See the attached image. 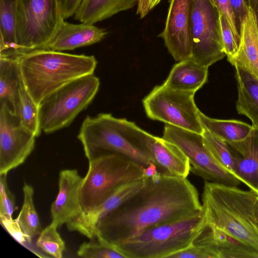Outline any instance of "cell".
<instances>
[{"label": "cell", "mask_w": 258, "mask_h": 258, "mask_svg": "<svg viewBox=\"0 0 258 258\" xmlns=\"http://www.w3.org/2000/svg\"><path fill=\"white\" fill-rule=\"evenodd\" d=\"M203 128L226 142H237L246 138L252 131V125L235 119H219L199 112Z\"/></svg>", "instance_id": "25"}, {"label": "cell", "mask_w": 258, "mask_h": 258, "mask_svg": "<svg viewBox=\"0 0 258 258\" xmlns=\"http://www.w3.org/2000/svg\"><path fill=\"white\" fill-rule=\"evenodd\" d=\"M147 152L161 173L185 178L188 176L190 167L189 161L173 143L151 134Z\"/></svg>", "instance_id": "18"}, {"label": "cell", "mask_w": 258, "mask_h": 258, "mask_svg": "<svg viewBox=\"0 0 258 258\" xmlns=\"http://www.w3.org/2000/svg\"><path fill=\"white\" fill-rule=\"evenodd\" d=\"M21 123L36 137L41 132L39 119V105L26 89L22 80L15 111Z\"/></svg>", "instance_id": "27"}, {"label": "cell", "mask_w": 258, "mask_h": 258, "mask_svg": "<svg viewBox=\"0 0 258 258\" xmlns=\"http://www.w3.org/2000/svg\"><path fill=\"white\" fill-rule=\"evenodd\" d=\"M57 226L51 223L42 230L36 245L46 254L55 258H61L65 250V243L57 230Z\"/></svg>", "instance_id": "30"}, {"label": "cell", "mask_w": 258, "mask_h": 258, "mask_svg": "<svg viewBox=\"0 0 258 258\" xmlns=\"http://www.w3.org/2000/svg\"><path fill=\"white\" fill-rule=\"evenodd\" d=\"M83 179L76 169L60 172L58 191L50 208L51 223L57 227L67 225L83 213L79 200Z\"/></svg>", "instance_id": "14"}, {"label": "cell", "mask_w": 258, "mask_h": 258, "mask_svg": "<svg viewBox=\"0 0 258 258\" xmlns=\"http://www.w3.org/2000/svg\"><path fill=\"white\" fill-rule=\"evenodd\" d=\"M202 210L198 192L186 177L159 172L145 177L138 192L100 220L95 237L113 246L148 228Z\"/></svg>", "instance_id": "1"}, {"label": "cell", "mask_w": 258, "mask_h": 258, "mask_svg": "<svg viewBox=\"0 0 258 258\" xmlns=\"http://www.w3.org/2000/svg\"><path fill=\"white\" fill-rule=\"evenodd\" d=\"M0 222L3 227L19 243L26 246L32 242L22 231L17 219L0 215Z\"/></svg>", "instance_id": "34"}, {"label": "cell", "mask_w": 258, "mask_h": 258, "mask_svg": "<svg viewBox=\"0 0 258 258\" xmlns=\"http://www.w3.org/2000/svg\"><path fill=\"white\" fill-rule=\"evenodd\" d=\"M26 89L39 105L50 93L80 77L94 74L97 61L93 55L38 49L17 56Z\"/></svg>", "instance_id": "3"}, {"label": "cell", "mask_w": 258, "mask_h": 258, "mask_svg": "<svg viewBox=\"0 0 258 258\" xmlns=\"http://www.w3.org/2000/svg\"><path fill=\"white\" fill-rule=\"evenodd\" d=\"M229 62L245 69L258 79V34L250 7L242 23L238 52Z\"/></svg>", "instance_id": "19"}, {"label": "cell", "mask_w": 258, "mask_h": 258, "mask_svg": "<svg viewBox=\"0 0 258 258\" xmlns=\"http://www.w3.org/2000/svg\"><path fill=\"white\" fill-rule=\"evenodd\" d=\"M139 0H83L74 15L81 23L94 24L133 8Z\"/></svg>", "instance_id": "22"}, {"label": "cell", "mask_w": 258, "mask_h": 258, "mask_svg": "<svg viewBox=\"0 0 258 258\" xmlns=\"http://www.w3.org/2000/svg\"><path fill=\"white\" fill-rule=\"evenodd\" d=\"M162 138L176 145L187 158L190 171L205 180L232 186L240 183L215 160L205 145L202 134L166 124Z\"/></svg>", "instance_id": "11"}, {"label": "cell", "mask_w": 258, "mask_h": 258, "mask_svg": "<svg viewBox=\"0 0 258 258\" xmlns=\"http://www.w3.org/2000/svg\"><path fill=\"white\" fill-rule=\"evenodd\" d=\"M195 92L156 86L143 99L147 116L172 126L202 134L204 128L194 101Z\"/></svg>", "instance_id": "9"}, {"label": "cell", "mask_w": 258, "mask_h": 258, "mask_svg": "<svg viewBox=\"0 0 258 258\" xmlns=\"http://www.w3.org/2000/svg\"><path fill=\"white\" fill-rule=\"evenodd\" d=\"M77 254L85 258H125L116 248L98 239L96 242L82 243Z\"/></svg>", "instance_id": "31"}, {"label": "cell", "mask_w": 258, "mask_h": 258, "mask_svg": "<svg viewBox=\"0 0 258 258\" xmlns=\"http://www.w3.org/2000/svg\"><path fill=\"white\" fill-rule=\"evenodd\" d=\"M161 0H139L137 14L141 18H144Z\"/></svg>", "instance_id": "38"}, {"label": "cell", "mask_w": 258, "mask_h": 258, "mask_svg": "<svg viewBox=\"0 0 258 258\" xmlns=\"http://www.w3.org/2000/svg\"><path fill=\"white\" fill-rule=\"evenodd\" d=\"M107 34L93 24H75L63 20L44 49L63 51L92 45L102 40Z\"/></svg>", "instance_id": "17"}, {"label": "cell", "mask_w": 258, "mask_h": 258, "mask_svg": "<svg viewBox=\"0 0 258 258\" xmlns=\"http://www.w3.org/2000/svg\"><path fill=\"white\" fill-rule=\"evenodd\" d=\"M234 67L238 90L236 110L250 119L253 127L258 128V79L245 69Z\"/></svg>", "instance_id": "21"}, {"label": "cell", "mask_w": 258, "mask_h": 258, "mask_svg": "<svg viewBox=\"0 0 258 258\" xmlns=\"http://www.w3.org/2000/svg\"><path fill=\"white\" fill-rule=\"evenodd\" d=\"M22 78L17 57H0V104L15 113Z\"/></svg>", "instance_id": "23"}, {"label": "cell", "mask_w": 258, "mask_h": 258, "mask_svg": "<svg viewBox=\"0 0 258 258\" xmlns=\"http://www.w3.org/2000/svg\"><path fill=\"white\" fill-rule=\"evenodd\" d=\"M83 0H57L62 17L66 20L74 16Z\"/></svg>", "instance_id": "37"}, {"label": "cell", "mask_w": 258, "mask_h": 258, "mask_svg": "<svg viewBox=\"0 0 258 258\" xmlns=\"http://www.w3.org/2000/svg\"><path fill=\"white\" fill-rule=\"evenodd\" d=\"M210 1L214 4V0H210Z\"/></svg>", "instance_id": "42"}, {"label": "cell", "mask_w": 258, "mask_h": 258, "mask_svg": "<svg viewBox=\"0 0 258 258\" xmlns=\"http://www.w3.org/2000/svg\"><path fill=\"white\" fill-rule=\"evenodd\" d=\"M63 20L57 0H17L15 32L18 56L44 49Z\"/></svg>", "instance_id": "8"}, {"label": "cell", "mask_w": 258, "mask_h": 258, "mask_svg": "<svg viewBox=\"0 0 258 258\" xmlns=\"http://www.w3.org/2000/svg\"><path fill=\"white\" fill-rule=\"evenodd\" d=\"M202 135L205 145L215 160L235 175L233 157L227 142L204 128Z\"/></svg>", "instance_id": "29"}, {"label": "cell", "mask_w": 258, "mask_h": 258, "mask_svg": "<svg viewBox=\"0 0 258 258\" xmlns=\"http://www.w3.org/2000/svg\"><path fill=\"white\" fill-rule=\"evenodd\" d=\"M7 175H0V215L13 218V214L17 208L15 197L8 186Z\"/></svg>", "instance_id": "33"}, {"label": "cell", "mask_w": 258, "mask_h": 258, "mask_svg": "<svg viewBox=\"0 0 258 258\" xmlns=\"http://www.w3.org/2000/svg\"><path fill=\"white\" fill-rule=\"evenodd\" d=\"M209 227L217 258H258L256 249L221 230Z\"/></svg>", "instance_id": "26"}, {"label": "cell", "mask_w": 258, "mask_h": 258, "mask_svg": "<svg viewBox=\"0 0 258 258\" xmlns=\"http://www.w3.org/2000/svg\"><path fill=\"white\" fill-rule=\"evenodd\" d=\"M258 194L209 181L205 182L202 208L205 223L258 250L254 212Z\"/></svg>", "instance_id": "2"}, {"label": "cell", "mask_w": 258, "mask_h": 258, "mask_svg": "<svg viewBox=\"0 0 258 258\" xmlns=\"http://www.w3.org/2000/svg\"><path fill=\"white\" fill-rule=\"evenodd\" d=\"M256 230H257V231L258 232V229H257V228H256Z\"/></svg>", "instance_id": "43"}, {"label": "cell", "mask_w": 258, "mask_h": 258, "mask_svg": "<svg viewBox=\"0 0 258 258\" xmlns=\"http://www.w3.org/2000/svg\"><path fill=\"white\" fill-rule=\"evenodd\" d=\"M230 2L234 15L237 30L240 36L242 23L249 9V0H230Z\"/></svg>", "instance_id": "36"}, {"label": "cell", "mask_w": 258, "mask_h": 258, "mask_svg": "<svg viewBox=\"0 0 258 258\" xmlns=\"http://www.w3.org/2000/svg\"><path fill=\"white\" fill-rule=\"evenodd\" d=\"M150 135L132 121L101 113L84 118L78 139L88 161L102 154L115 153L146 167L154 163L147 153Z\"/></svg>", "instance_id": "4"}, {"label": "cell", "mask_w": 258, "mask_h": 258, "mask_svg": "<svg viewBox=\"0 0 258 258\" xmlns=\"http://www.w3.org/2000/svg\"><path fill=\"white\" fill-rule=\"evenodd\" d=\"M159 172L157 167L154 163H152L144 168V177H150L157 175Z\"/></svg>", "instance_id": "39"}, {"label": "cell", "mask_w": 258, "mask_h": 258, "mask_svg": "<svg viewBox=\"0 0 258 258\" xmlns=\"http://www.w3.org/2000/svg\"><path fill=\"white\" fill-rule=\"evenodd\" d=\"M193 0H171L164 30L159 35L177 61L191 56L190 28Z\"/></svg>", "instance_id": "13"}, {"label": "cell", "mask_w": 258, "mask_h": 258, "mask_svg": "<svg viewBox=\"0 0 258 258\" xmlns=\"http://www.w3.org/2000/svg\"><path fill=\"white\" fill-rule=\"evenodd\" d=\"M249 5L253 13L256 28L258 34V0H249Z\"/></svg>", "instance_id": "40"}, {"label": "cell", "mask_w": 258, "mask_h": 258, "mask_svg": "<svg viewBox=\"0 0 258 258\" xmlns=\"http://www.w3.org/2000/svg\"><path fill=\"white\" fill-rule=\"evenodd\" d=\"M226 142L233 157L235 175L258 194V128L253 127L242 141Z\"/></svg>", "instance_id": "16"}, {"label": "cell", "mask_w": 258, "mask_h": 258, "mask_svg": "<svg viewBox=\"0 0 258 258\" xmlns=\"http://www.w3.org/2000/svg\"><path fill=\"white\" fill-rule=\"evenodd\" d=\"M23 203L16 218L22 231L30 239L39 235L42 231L38 214L33 202L34 189L26 183L23 186Z\"/></svg>", "instance_id": "28"}, {"label": "cell", "mask_w": 258, "mask_h": 258, "mask_svg": "<svg viewBox=\"0 0 258 258\" xmlns=\"http://www.w3.org/2000/svg\"><path fill=\"white\" fill-rule=\"evenodd\" d=\"M190 39V58L202 66L209 68L226 55L220 13L210 0H193Z\"/></svg>", "instance_id": "10"}, {"label": "cell", "mask_w": 258, "mask_h": 258, "mask_svg": "<svg viewBox=\"0 0 258 258\" xmlns=\"http://www.w3.org/2000/svg\"><path fill=\"white\" fill-rule=\"evenodd\" d=\"M214 4L220 14H222L227 20L237 42L240 44V36L236 26L233 11L230 0H214Z\"/></svg>", "instance_id": "35"}, {"label": "cell", "mask_w": 258, "mask_h": 258, "mask_svg": "<svg viewBox=\"0 0 258 258\" xmlns=\"http://www.w3.org/2000/svg\"><path fill=\"white\" fill-rule=\"evenodd\" d=\"M17 0H0V57L18 56L16 40Z\"/></svg>", "instance_id": "24"}, {"label": "cell", "mask_w": 258, "mask_h": 258, "mask_svg": "<svg viewBox=\"0 0 258 258\" xmlns=\"http://www.w3.org/2000/svg\"><path fill=\"white\" fill-rule=\"evenodd\" d=\"M205 224L202 208L186 217L148 228L113 247L125 258H169L189 246Z\"/></svg>", "instance_id": "5"}, {"label": "cell", "mask_w": 258, "mask_h": 258, "mask_svg": "<svg viewBox=\"0 0 258 258\" xmlns=\"http://www.w3.org/2000/svg\"><path fill=\"white\" fill-rule=\"evenodd\" d=\"M222 41L227 60L229 61L238 52L239 44L236 40L232 29L226 18L220 14Z\"/></svg>", "instance_id": "32"}, {"label": "cell", "mask_w": 258, "mask_h": 258, "mask_svg": "<svg viewBox=\"0 0 258 258\" xmlns=\"http://www.w3.org/2000/svg\"><path fill=\"white\" fill-rule=\"evenodd\" d=\"M36 137L6 103L0 104V175L22 164L33 151Z\"/></svg>", "instance_id": "12"}, {"label": "cell", "mask_w": 258, "mask_h": 258, "mask_svg": "<svg viewBox=\"0 0 258 258\" xmlns=\"http://www.w3.org/2000/svg\"><path fill=\"white\" fill-rule=\"evenodd\" d=\"M254 220L255 225L257 229H258V203L256 206L254 212Z\"/></svg>", "instance_id": "41"}, {"label": "cell", "mask_w": 258, "mask_h": 258, "mask_svg": "<svg viewBox=\"0 0 258 258\" xmlns=\"http://www.w3.org/2000/svg\"><path fill=\"white\" fill-rule=\"evenodd\" d=\"M88 161L79 191L83 214L98 207L121 186L144 178L145 167L118 154H102Z\"/></svg>", "instance_id": "6"}, {"label": "cell", "mask_w": 258, "mask_h": 258, "mask_svg": "<svg viewBox=\"0 0 258 258\" xmlns=\"http://www.w3.org/2000/svg\"><path fill=\"white\" fill-rule=\"evenodd\" d=\"M144 183L145 177L121 186L98 207L87 213H82L67 224L68 230L77 231L90 239L96 238V228L100 220L131 198Z\"/></svg>", "instance_id": "15"}, {"label": "cell", "mask_w": 258, "mask_h": 258, "mask_svg": "<svg viewBox=\"0 0 258 258\" xmlns=\"http://www.w3.org/2000/svg\"><path fill=\"white\" fill-rule=\"evenodd\" d=\"M208 68L190 57L174 64L163 84L176 90L196 92L207 82Z\"/></svg>", "instance_id": "20"}, {"label": "cell", "mask_w": 258, "mask_h": 258, "mask_svg": "<svg viewBox=\"0 0 258 258\" xmlns=\"http://www.w3.org/2000/svg\"><path fill=\"white\" fill-rule=\"evenodd\" d=\"M94 74L74 80L49 94L39 105L42 131L51 134L69 125L94 99L99 88Z\"/></svg>", "instance_id": "7"}]
</instances>
